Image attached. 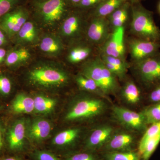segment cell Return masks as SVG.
<instances>
[{"mask_svg": "<svg viewBox=\"0 0 160 160\" xmlns=\"http://www.w3.org/2000/svg\"><path fill=\"white\" fill-rule=\"evenodd\" d=\"M29 84L42 89H57L68 85L69 72L56 63L39 62L31 66L27 73Z\"/></svg>", "mask_w": 160, "mask_h": 160, "instance_id": "1", "label": "cell"}, {"mask_svg": "<svg viewBox=\"0 0 160 160\" xmlns=\"http://www.w3.org/2000/svg\"><path fill=\"white\" fill-rule=\"evenodd\" d=\"M28 3L31 17L45 29H52L61 24L72 9L66 0Z\"/></svg>", "mask_w": 160, "mask_h": 160, "instance_id": "2", "label": "cell"}, {"mask_svg": "<svg viewBox=\"0 0 160 160\" xmlns=\"http://www.w3.org/2000/svg\"><path fill=\"white\" fill-rule=\"evenodd\" d=\"M129 32L132 37L160 42V29L155 22L152 12L141 2L131 3Z\"/></svg>", "mask_w": 160, "mask_h": 160, "instance_id": "3", "label": "cell"}, {"mask_svg": "<svg viewBox=\"0 0 160 160\" xmlns=\"http://www.w3.org/2000/svg\"><path fill=\"white\" fill-rule=\"evenodd\" d=\"M80 72L93 80L107 96L119 92L118 79L107 69L98 53L82 64Z\"/></svg>", "mask_w": 160, "mask_h": 160, "instance_id": "4", "label": "cell"}, {"mask_svg": "<svg viewBox=\"0 0 160 160\" xmlns=\"http://www.w3.org/2000/svg\"><path fill=\"white\" fill-rule=\"evenodd\" d=\"M108 100L92 94L75 102L66 114L65 118L70 122L93 119L100 118L108 109Z\"/></svg>", "mask_w": 160, "mask_h": 160, "instance_id": "5", "label": "cell"}, {"mask_svg": "<svg viewBox=\"0 0 160 160\" xmlns=\"http://www.w3.org/2000/svg\"><path fill=\"white\" fill-rule=\"evenodd\" d=\"M89 21L88 12L72 8L61 23V38L69 45L85 39L86 28Z\"/></svg>", "mask_w": 160, "mask_h": 160, "instance_id": "6", "label": "cell"}, {"mask_svg": "<svg viewBox=\"0 0 160 160\" xmlns=\"http://www.w3.org/2000/svg\"><path fill=\"white\" fill-rule=\"evenodd\" d=\"M130 68L147 91L160 83V52L145 59L132 63Z\"/></svg>", "mask_w": 160, "mask_h": 160, "instance_id": "7", "label": "cell"}, {"mask_svg": "<svg viewBox=\"0 0 160 160\" xmlns=\"http://www.w3.org/2000/svg\"><path fill=\"white\" fill-rule=\"evenodd\" d=\"M112 115L115 121L126 130L134 133H144L148 128L141 112H138L122 107L114 105Z\"/></svg>", "mask_w": 160, "mask_h": 160, "instance_id": "8", "label": "cell"}, {"mask_svg": "<svg viewBox=\"0 0 160 160\" xmlns=\"http://www.w3.org/2000/svg\"><path fill=\"white\" fill-rule=\"evenodd\" d=\"M31 18V12L27 3L21 5L9 12L0 20V28L11 40Z\"/></svg>", "mask_w": 160, "mask_h": 160, "instance_id": "9", "label": "cell"}, {"mask_svg": "<svg viewBox=\"0 0 160 160\" xmlns=\"http://www.w3.org/2000/svg\"><path fill=\"white\" fill-rule=\"evenodd\" d=\"M126 41L131 63L137 62L157 54L160 52V42L132 37Z\"/></svg>", "mask_w": 160, "mask_h": 160, "instance_id": "10", "label": "cell"}, {"mask_svg": "<svg viewBox=\"0 0 160 160\" xmlns=\"http://www.w3.org/2000/svg\"><path fill=\"white\" fill-rule=\"evenodd\" d=\"M111 32L107 18H89L85 39L98 49L105 42Z\"/></svg>", "mask_w": 160, "mask_h": 160, "instance_id": "11", "label": "cell"}, {"mask_svg": "<svg viewBox=\"0 0 160 160\" xmlns=\"http://www.w3.org/2000/svg\"><path fill=\"white\" fill-rule=\"evenodd\" d=\"M125 30L126 28L121 27L112 31L105 42L98 49V53L126 61L127 47Z\"/></svg>", "mask_w": 160, "mask_h": 160, "instance_id": "12", "label": "cell"}, {"mask_svg": "<svg viewBox=\"0 0 160 160\" xmlns=\"http://www.w3.org/2000/svg\"><path fill=\"white\" fill-rule=\"evenodd\" d=\"M136 142L134 132L126 129L115 130L102 150L103 152L134 150Z\"/></svg>", "mask_w": 160, "mask_h": 160, "instance_id": "13", "label": "cell"}, {"mask_svg": "<svg viewBox=\"0 0 160 160\" xmlns=\"http://www.w3.org/2000/svg\"><path fill=\"white\" fill-rule=\"evenodd\" d=\"M115 130L113 126L108 124H102L95 127L90 132L85 142V147L87 151L96 152L102 150Z\"/></svg>", "mask_w": 160, "mask_h": 160, "instance_id": "14", "label": "cell"}, {"mask_svg": "<svg viewBox=\"0 0 160 160\" xmlns=\"http://www.w3.org/2000/svg\"><path fill=\"white\" fill-rule=\"evenodd\" d=\"M66 60L72 65L85 62L98 53V49L88 43L85 39L69 45Z\"/></svg>", "mask_w": 160, "mask_h": 160, "instance_id": "15", "label": "cell"}, {"mask_svg": "<svg viewBox=\"0 0 160 160\" xmlns=\"http://www.w3.org/2000/svg\"><path fill=\"white\" fill-rule=\"evenodd\" d=\"M36 22L31 18L23 25L19 31L12 38L15 46H24L35 45L39 42V30Z\"/></svg>", "mask_w": 160, "mask_h": 160, "instance_id": "16", "label": "cell"}, {"mask_svg": "<svg viewBox=\"0 0 160 160\" xmlns=\"http://www.w3.org/2000/svg\"><path fill=\"white\" fill-rule=\"evenodd\" d=\"M40 51L50 57H57L63 53L65 49L62 39L52 33H47L40 38L39 42Z\"/></svg>", "mask_w": 160, "mask_h": 160, "instance_id": "17", "label": "cell"}, {"mask_svg": "<svg viewBox=\"0 0 160 160\" xmlns=\"http://www.w3.org/2000/svg\"><path fill=\"white\" fill-rule=\"evenodd\" d=\"M52 129L51 124L47 120L37 119L32 121L26 127V135L35 142H42L49 137Z\"/></svg>", "mask_w": 160, "mask_h": 160, "instance_id": "18", "label": "cell"}, {"mask_svg": "<svg viewBox=\"0 0 160 160\" xmlns=\"http://www.w3.org/2000/svg\"><path fill=\"white\" fill-rule=\"evenodd\" d=\"M26 126L25 120L16 121L8 131L7 141L9 149L13 151H18L22 149L26 136Z\"/></svg>", "mask_w": 160, "mask_h": 160, "instance_id": "19", "label": "cell"}, {"mask_svg": "<svg viewBox=\"0 0 160 160\" xmlns=\"http://www.w3.org/2000/svg\"><path fill=\"white\" fill-rule=\"evenodd\" d=\"M131 17V3L126 2L107 17L111 32L125 27L130 22Z\"/></svg>", "mask_w": 160, "mask_h": 160, "instance_id": "20", "label": "cell"}, {"mask_svg": "<svg viewBox=\"0 0 160 160\" xmlns=\"http://www.w3.org/2000/svg\"><path fill=\"white\" fill-rule=\"evenodd\" d=\"M32 58L31 52L24 46H15L9 48L4 65L10 69L17 68L28 62Z\"/></svg>", "mask_w": 160, "mask_h": 160, "instance_id": "21", "label": "cell"}, {"mask_svg": "<svg viewBox=\"0 0 160 160\" xmlns=\"http://www.w3.org/2000/svg\"><path fill=\"white\" fill-rule=\"evenodd\" d=\"M98 54L107 69L116 77L119 81H124L126 79L128 69L130 68V64L127 61L119 58Z\"/></svg>", "mask_w": 160, "mask_h": 160, "instance_id": "22", "label": "cell"}, {"mask_svg": "<svg viewBox=\"0 0 160 160\" xmlns=\"http://www.w3.org/2000/svg\"><path fill=\"white\" fill-rule=\"evenodd\" d=\"M124 84L121 86L119 92L122 99L130 106H135L141 102L142 92L133 80L126 78Z\"/></svg>", "mask_w": 160, "mask_h": 160, "instance_id": "23", "label": "cell"}, {"mask_svg": "<svg viewBox=\"0 0 160 160\" xmlns=\"http://www.w3.org/2000/svg\"><path fill=\"white\" fill-rule=\"evenodd\" d=\"M125 2V0H103L94 9L88 12L89 18H107Z\"/></svg>", "mask_w": 160, "mask_h": 160, "instance_id": "24", "label": "cell"}, {"mask_svg": "<svg viewBox=\"0 0 160 160\" xmlns=\"http://www.w3.org/2000/svg\"><path fill=\"white\" fill-rule=\"evenodd\" d=\"M75 81L82 90L103 98L110 102H111L109 97L104 94L97 83L90 78L80 72L75 77Z\"/></svg>", "mask_w": 160, "mask_h": 160, "instance_id": "25", "label": "cell"}, {"mask_svg": "<svg viewBox=\"0 0 160 160\" xmlns=\"http://www.w3.org/2000/svg\"><path fill=\"white\" fill-rule=\"evenodd\" d=\"M11 109L15 113H31L34 111V99L27 95L19 93L12 103Z\"/></svg>", "mask_w": 160, "mask_h": 160, "instance_id": "26", "label": "cell"}, {"mask_svg": "<svg viewBox=\"0 0 160 160\" xmlns=\"http://www.w3.org/2000/svg\"><path fill=\"white\" fill-rule=\"evenodd\" d=\"M81 129L72 128L64 130L57 135L52 140V144L58 147H65L75 142L79 137Z\"/></svg>", "mask_w": 160, "mask_h": 160, "instance_id": "27", "label": "cell"}, {"mask_svg": "<svg viewBox=\"0 0 160 160\" xmlns=\"http://www.w3.org/2000/svg\"><path fill=\"white\" fill-rule=\"evenodd\" d=\"M34 99V111L39 113H47L54 109L56 101L43 95H38Z\"/></svg>", "mask_w": 160, "mask_h": 160, "instance_id": "28", "label": "cell"}, {"mask_svg": "<svg viewBox=\"0 0 160 160\" xmlns=\"http://www.w3.org/2000/svg\"><path fill=\"white\" fill-rule=\"evenodd\" d=\"M102 160H141L138 152L135 150L127 151L108 152H103Z\"/></svg>", "mask_w": 160, "mask_h": 160, "instance_id": "29", "label": "cell"}, {"mask_svg": "<svg viewBox=\"0 0 160 160\" xmlns=\"http://www.w3.org/2000/svg\"><path fill=\"white\" fill-rule=\"evenodd\" d=\"M148 126L160 122V103L150 104L141 112Z\"/></svg>", "mask_w": 160, "mask_h": 160, "instance_id": "30", "label": "cell"}, {"mask_svg": "<svg viewBox=\"0 0 160 160\" xmlns=\"http://www.w3.org/2000/svg\"><path fill=\"white\" fill-rule=\"evenodd\" d=\"M160 135V122L152 124L149 128H147L143 133V136L141 138L138 146V152L139 153L142 151L146 143L149 140Z\"/></svg>", "mask_w": 160, "mask_h": 160, "instance_id": "31", "label": "cell"}, {"mask_svg": "<svg viewBox=\"0 0 160 160\" xmlns=\"http://www.w3.org/2000/svg\"><path fill=\"white\" fill-rule=\"evenodd\" d=\"M29 0H0V20L18 6L27 4Z\"/></svg>", "mask_w": 160, "mask_h": 160, "instance_id": "32", "label": "cell"}, {"mask_svg": "<svg viewBox=\"0 0 160 160\" xmlns=\"http://www.w3.org/2000/svg\"><path fill=\"white\" fill-rule=\"evenodd\" d=\"M160 142V135L151 139L148 142L140 153L141 160H149Z\"/></svg>", "mask_w": 160, "mask_h": 160, "instance_id": "33", "label": "cell"}, {"mask_svg": "<svg viewBox=\"0 0 160 160\" xmlns=\"http://www.w3.org/2000/svg\"><path fill=\"white\" fill-rule=\"evenodd\" d=\"M66 160H102L96 152L88 151L78 152L69 156Z\"/></svg>", "mask_w": 160, "mask_h": 160, "instance_id": "34", "label": "cell"}, {"mask_svg": "<svg viewBox=\"0 0 160 160\" xmlns=\"http://www.w3.org/2000/svg\"><path fill=\"white\" fill-rule=\"evenodd\" d=\"M12 89V82L11 79L6 75L0 73V93L8 95Z\"/></svg>", "mask_w": 160, "mask_h": 160, "instance_id": "35", "label": "cell"}, {"mask_svg": "<svg viewBox=\"0 0 160 160\" xmlns=\"http://www.w3.org/2000/svg\"><path fill=\"white\" fill-rule=\"evenodd\" d=\"M103 1V0H82L77 7L75 8L88 12L94 9Z\"/></svg>", "mask_w": 160, "mask_h": 160, "instance_id": "36", "label": "cell"}, {"mask_svg": "<svg viewBox=\"0 0 160 160\" xmlns=\"http://www.w3.org/2000/svg\"><path fill=\"white\" fill-rule=\"evenodd\" d=\"M148 91L147 100L150 105L160 103V83Z\"/></svg>", "mask_w": 160, "mask_h": 160, "instance_id": "37", "label": "cell"}, {"mask_svg": "<svg viewBox=\"0 0 160 160\" xmlns=\"http://www.w3.org/2000/svg\"><path fill=\"white\" fill-rule=\"evenodd\" d=\"M36 160H61L51 152L46 151H38L34 153Z\"/></svg>", "mask_w": 160, "mask_h": 160, "instance_id": "38", "label": "cell"}, {"mask_svg": "<svg viewBox=\"0 0 160 160\" xmlns=\"http://www.w3.org/2000/svg\"><path fill=\"white\" fill-rule=\"evenodd\" d=\"M11 43V40L6 32L0 28V47L8 48Z\"/></svg>", "mask_w": 160, "mask_h": 160, "instance_id": "39", "label": "cell"}, {"mask_svg": "<svg viewBox=\"0 0 160 160\" xmlns=\"http://www.w3.org/2000/svg\"><path fill=\"white\" fill-rule=\"evenodd\" d=\"M9 48L0 47V66L4 65Z\"/></svg>", "mask_w": 160, "mask_h": 160, "instance_id": "40", "label": "cell"}, {"mask_svg": "<svg viewBox=\"0 0 160 160\" xmlns=\"http://www.w3.org/2000/svg\"><path fill=\"white\" fill-rule=\"evenodd\" d=\"M66 1L71 8H75L77 7L82 0H66Z\"/></svg>", "mask_w": 160, "mask_h": 160, "instance_id": "41", "label": "cell"}, {"mask_svg": "<svg viewBox=\"0 0 160 160\" xmlns=\"http://www.w3.org/2000/svg\"><path fill=\"white\" fill-rule=\"evenodd\" d=\"M3 146L2 129V126L0 125V150L2 148Z\"/></svg>", "mask_w": 160, "mask_h": 160, "instance_id": "42", "label": "cell"}, {"mask_svg": "<svg viewBox=\"0 0 160 160\" xmlns=\"http://www.w3.org/2000/svg\"><path fill=\"white\" fill-rule=\"evenodd\" d=\"M126 2H129L131 3L141 2L142 0H125Z\"/></svg>", "mask_w": 160, "mask_h": 160, "instance_id": "43", "label": "cell"}, {"mask_svg": "<svg viewBox=\"0 0 160 160\" xmlns=\"http://www.w3.org/2000/svg\"><path fill=\"white\" fill-rule=\"evenodd\" d=\"M2 160H21L19 158L15 157H9L3 159Z\"/></svg>", "mask_w": 160, "mask_h": 160, "instance_id": "44", "label": "cell"}, {"mask_svg": "<svg viewBox=\"0 0 160 160\" xmlns=\"http://www.w3.org/2000/svg\"><path fill=\"white\" fill-rule=\"evenodd\" d=\"M48 0H29V2H46Z\"/></svg>", "mask_w": 160, "mask_h": 160, "instance_id": "45", "label": "cell"}, {"mask_svg": "<svg viewBox=\"0 0 160 160\" xmlns=\"http://www.w3.org/2000/svg\"><path fill=\"white\" fill-rule=\"evenodd\" d=\"M157 10L158 12L160 15V0L159 1L158 3L157 6Z\"/></svg>", "mask_w": 160, "mask_h": 160, "instance_id": "46", "label": "cell"}]
</instances>
